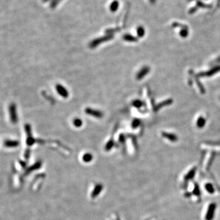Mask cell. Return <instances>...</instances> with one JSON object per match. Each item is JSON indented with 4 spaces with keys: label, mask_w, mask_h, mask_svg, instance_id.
<instances>
[{
    "label": "cell",
    "mask_w": 220,
    "mask_h": 220,
    "mask_svg": "<svg viewBox=\"0 0 220 220\" xmlns=\"http://www.w3.org/2000/svg\"><path fill=\"white\" fill-rule=\"evenodd\" d=\"M9 115H10V119L11 122L14 124L17 123L18 122V116L17 113V108H16V105L14 103H11L9 107Z\"/></svg>",
    "instance_id": "6da1fadb"
},
{
    "label": "cell",
    "mask_w": 220,
    "mask_h": 220,
    "mask_svg": "<svg viewBox=\"0 0 220 220\" xmlns=\"http://www.w3.org/2000/svg\"><path fill=\"white\" fill-rule=\"evenodd\" d=\"M25 130L26 132L27 136H28V138L26 140V143L28 146H31L35 142V139L33 138V136H32L31 134V128L30 125L29 124H26L25 125Z\"/></svg>",
    "instance_id": "7a4b0ae2"
},
{
    "label": "cell",
    "mask_w": 220,
    "mask_h": 220,
    "mask_svg": "<svg viewBox=\"0 0 220 220\" xmlns=\"http://www.w3.org/2000/svg\"><path fill=\"white\" fill-rule=\"evenodd\" d=\"M85 112H86L87 114L92 116H94L96 118H102L103 116V114L100 111L93 110V109L90 108H87L85 110Z\"/></svg>",
    "instance_id": "3957f363"
},
{
    "label": "cell",
    "mask_w": 220,
    "mask_h": 220,
    "mask_svg": "<svg viewBox=\"0 0 220 220\" xmlns=\"http://www.w3.org/2000/svg\"><path fill=\"white\" fill-rule=\"evenodd\" d=\"M149 72H150V67H149L145 66L142 67V68L139 70L138 73H137V75H136V79L138 80H142V78L146 76V75L148 74Z\"/></svg>",
    "instance_id": "277c9868"
},
{
    "label": "cell",
    "mask_w": 220,
    "mask_h": 220,
    "mask_svg": "<svg viewBox=\"0 0 220 220\" xmlns=\"http://www.w3.org/2000/svg\"><path fill=\"white\" fill-rule=\"evenodd\" d=\"M220 71V66H216L214 68L212 69L211 70H208V71L204 72V73H201L199 74V76H211L214 74H216V73L219 72Z\"/></svg>",
    "instance_id": "5b68a950"
},
{
    "label": "cell",
    "mask_w": 220,
    "mask_h": 220,
    "mask_svg": "<svg viewBox=\"0 0 220 220\" xmlns=\"http://www.w3.org/2000/svg\"><path fill=\"white\" fill-rule=\"evenodd\" d=\"M56 91L58 94L60 95L61 96H62L64 98H67L69 96V93L67 90L65 89L64 86H62L61 84H57L56 85Z\"/></svg>",
    "instance_id": "8992f818"
},
{
    "label": "cell",
    "mask_w": 220,
    "mask_h": 220,
    "mask_svg": "<svg viewBox=\"0 0 220 220\" xmlns=\"http://www.w3.org/2000/svg\"><path fill=\"white\" fill-rule=\"evenodd\" d=\"M111 38V37H103V38H100L99 39H96L95 40V41H92V42H91V45H90V46H91V48H94L96 46H97L98 45H99L100 44V43L103 42H105L107 41H108V40H110V39Z\"/></svg>",
    "instance_id": "52a82bcc"
},
{
    "label": "cell",
    "mask_w": 220,
    "mask_h": 220,
    "mask_svg": "<svg viewBox=\"0 0 220 220\" xmlns=\"http://www.w3.org/2000/svg\"><path fill=\"white\" fill-rule=\"evenodd\" d=\"M172 103H173V100H172V99H167V100L163 101V102H161L160 103L158 104V105L156 106V108H155V110L158 111V110H160V108H161L162 107H165V106H168Z\"/></svg>",
    "instance_id": "ba28073f"
},
{
    "label": "cell",
    "mask_w": 220,
    "mask_h": 220,
    "mask_svg": "<svg viewBox=\"0 0 220 220\" xmlns=\"http://www.w3.org/2000/svg\"><path fill=\"white\" fill-rule=\"evenodd\" d=\"M4 145L6 147H16L19 145V142L18 141L6 140L4 141Z\"/></svg>",
    "instance_id": "9c48e42d"
},
{
    "label": "cell",
    "mask_w": 220,
    "mask_h": 220,
    "mask_svg": "<svg viewBox=\"0 0 220 220\" xmlns=\"http://www.w3.org/2000/svg\"><path fill=\"white\" fill-rule=\"evenodd\" d=\"M162 135H163L164 138L169 139V141H177V136L175 135L174 134H173V133L163 132L162 133Z\"/></svg>",
    "instance_id": "30bf717a"
},
{
    "label": "cell",
    "mask_w": 220,
    "mask_h": 220,
    "mask_svg": "<svg viewBox=\"0 0 220 220\" xmlns=\"http://www.w3.org/2000/svg\"><path fill=\"white\" fill-rule=\"evenodd\" d=\"M205 123H206V119L202 116H200L199 118L197 119L196 126L198 128H202L205 126Z\"/></svg>",
    "instance_id": "8fae6325"
},
{
    "label": "cell",
    "mask_w": 220,
    "mask_h": 220,
    "mask_svg": "<svg viewBox=\"0 0 220 220\" xmlns=\"http://www.w3.org/2000/svg\"><path fill=\"white\" fill-rule=\"evenodd\" d=\"M123 39H124V40H126V41L129 42H135L137 41L135 37H134L133 36H130V35H126V36L123 37Z\"/></svg>",
    "instance_id": "7c38bea8"
},
{
    "label": "cell",
    "mask_w": 220,
    "mask_h": 220,
    "mask_svg": "<svg viewBox=\"0 0 220 220\" xmlns=\"http://www.w3.org/2000/svg\"><path fill=\"white\" fill-rule=\"evenodd\" d=\"M142 105H143V104H142V102L139 100H136L133 102V105L134 106V107H135L136 108H139L142 107Z\"/></svg>",
    "instance_id": "4fadbf2b"
},
{
    "label": "cell",
    "mask_w": 220,
    "mask_h": 220,
    "mask_svg": "<svg viewBox=\"0 0 220 220\" xmlns=\"http://www.w3.org/2000/svg\"><path fill=\"white\" fill-rule=\"evenodd\" d=\"M73 123H74L75 126L77 127H80L83 124V122L80 119H75L73 121Z\"/></svg>",
    "instance_id": "5bb4252c"
},
{
    "label": "cell",
    "mask_w": 220,
    "mask_h": 220,
    "mask_svg": "<svg viewBox=\"0 0 220 220\" xmlns=\"http://www.w3.org/2000/svg\"><path fill=\"white\" fill-rule=\"evenodd\" d=\"M188 31L187 29H182V30H181L180 33V35L182 37H186L188 36Z\"/></svg>",
    "instance_id": "9a60e30c"
},
{
    "label": "cell",
    "mask_w": 220,
    "mask_h": 220,
    "mask_svg": "<svg viewBox=\"0 0 220 220\" xmlns=\"http://www.w3.org/2000/svg\"><path fill=\"white\" fill-rule=\"evenodd\" d=\"M140 123H141V122L139 119H135L133 121L132 124H131V126H132V127L133 128H137L138 127L139 125H140Z\"/></svg>",
    "instance_id": "2e32d148"
},
{
    "label": "cell",
    "mask_w": 220,
    "mask_h": 220,
    "mask_svg": "<svg viewBox=\"0 0 220 220\" xmlns=\"http://www.w3.org/2000/svg\"><path fill=\"white\" fill-rule=\"evenodd\" d=\"M144 30L143 28L140 27V28L138 29V35L139 37H142L144 36Z\"/></svg>",
    "instance_id": "e0dca14e"
},
{
    "label": "cell",
    "mask_w": 220,
    "mask_h": 220,
    "mask_svg": "<svg viewBox=\"0 0 220 220\" xmlns=\"http://www.w3.org/2000/svg\"><path fill=\"white\" fill-rule=\"evenodd\" d=\"M29 154H30V151H29V150H26V154H25V157H26V158H28V156L29 155Z\"/></svg>",
    "instance_id": "ac0fdd59"
}]
</instances>
